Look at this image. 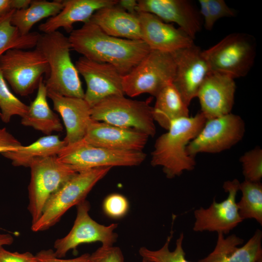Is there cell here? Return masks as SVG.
I'll return each instance as SVG.
<instances>
[{
  "label": "cell",
  "instance_id": "cell-28",
  "mask_svg": "<svg viewBox=\"0 0 262 262\" xmlns=\"http://www.w3.org/2000/svg\"><path fill=\"white\" fill-rule=\"evenodd\" d=\"M12 10L0 18V56L11 49H26L36 47L40 36L37 32L21 35L11 22Z\"/></svg>",
  "mask_w": 262,
  "mask_h": 262
},
{
  "label": "cell",
  "instance_id": "cell-13",
  "mask_svg": "<svg viewBox=\"0 0 262 262\" xmlns=\"http://www.w3.org/2000/svg\"><path fill=\"white\" fill-rule=\"evenodd\" d=\"M239 184L240 182L236 179L225 181L223 187L228 193L226 199L217 202L214 198L208 208L200 207L194 211V231H208L226 234L243 221L236 200Z\"/></svg>",
  "mask_w": 262,
  "mask_h": 262
},
{
  "label": "cell",
  "instance_id": "cell-32",
  "mask_svg": "<svg viewBox=\"0 0 262 262\" xmlns=\"http://www.w3.org/2000/svg\"><path fill=\"white\" fill-rule=\"evenodd\" d=\"M245 180L260 182L262 178V150L259 147L244 153L240 158Z\"/></svg>",
  "mask_w": 262,
  "mask_h": 262
},
{
  "label": "cell",
  "instance_id": "cell-2",
  "mask_svg": "<svg viewBox=\"0 0 262 262\" xmlns=\"http://www.w3.org/2000/svg\"><path fill=\"white\" fill-rule=\"evenodd\" d=\"M206 119L201 113L193 117L173 120L167 132L156 140L151 155L153 166H161L168 179L191 171L196 166L195 157L189 155L187 146L199 133Z\"/></svg>",
  "mask_w": 262,
  "mask_h": 262
},
{
  "label": "cell",
  "instance_id": "cell-26",
  "mask_svg": "<svg viewBox=\"0 0 262 262\" xmlns=\"http://www.w3.org/2000/svg\"><path fill=\"white\" fill-rule=\"evenodd\" d=\"M155 98L153 117L161 127L167 130L173 120L189 116L188 106L172 83L163 88Z\"/></svg>",
  "mask_w": 262,
  "mask_h": 262
},
{
  "label": "cell",
  "instance_id": "cell-15",
  "mask_svg": "<svg viewBox=\"0 0 262 262\" xmlns=\"http://www.w3.org/2000/svg\"><path fill=\"white\" fill-rule=\"evenodd\" d=\"M202 51L194 44L172 53L176 63L172 84L188 106L211 72Z\"/></svg>",
  "mask_w": 262,
  "mask_h": 262
},
{
  "label": "cell",
  "instance_id": "cell-14",
  "mask_svg": "<svg viewBox=\"0 0 262 262\" xmlns=\"http://www.w3.org/2000/svg\"><path fill=\"white\" fill-rule=\"evenodd\" d=\"M75 65L86 84L84 99L92 107L102 100L113 96H124L123 75L112 65L99 63L83 56Z\"/></svg>",
  "mask_w": 262,
  "mask_h": 262
},
{
  "label": "cell",
  "instance_id": "cell-41",
  "mask_svg": "<svg viewBox=\"0 0 262 262\" xmlns=\"http://www.w3.org/2000/svg\"><path fill=\"white\" fill-rule=\"evenodd\" d=\"M31 0H11L12 8L15 10L26 9L28 7Z\"/></svg>",
  "mask_w": 262,
  "mask_h": 262
},
{
  "label": "cell",
  "instance_id": "cell-6",
  "mask_svg": "<svg viewBox=\"0 0 262 262\" xmlns=\"http://www.w3.org/2000/svg\"><path fill=\"white\" fill-rule=\"evenodd\" d=\"M0 69L13 90L21 96L33 92L43 75L49 76V73L47 60L37 48L31 50H7L0 56Z\"/></svg>",
  "mask_w": 262,
  "mask_h": 262
},
{
  "label": "cell",
  "instance_id": "cell-42",
  "mask_svg": "<svg viewBox=\"0 0 262 262\" xmlns=\"http://www.w3.org/2000/svg\"><path fill=\"white\" fill-rule=\"evenodd\" d=\"M12 10L11 0H0V18Z\"/></svg>",
  "mask_w": 262,
  "mask_h": 262
},
{
  "label": "cell",
  "instance_id": "cell-35",
  "mask_svg": "<svg viewBox=\"0 0 262 262\" xmlns=\"http://www.w3.org/2000/svg\"><path fill=\"white\" fill-rule=\"evenodd\" d=\"M210 11L212 22H215L224 17H232L235 15L234 10L226 3L223 0H206Z\"/></svg>",
  "mask_w": 262,
  "mask_h": 262
},
{
  "label": "cell",
  "instance_id": "cell-33",
  "mask_svg": "<svg viewBox=\"0 0 262 262\" xmlns=\"http://www.w3.org/2000/svg\"><path fill=\"white\" fill-rule=\"evenodd\" d=\"M102 208L104 213L109 217L118 219L124 217L129 209L127 198L118 193L107 196L104 199Z\"/></svg>",
  "mask_w": 262,
  "mask_h": 262
},
{
  "label": "cell",
  "instance_id": "cell-43",
  "mask_svg": "<svg viewBox=\"0 0 262 262\" xmlns=\"http://www.w3.org/2000/svg\"><path fill=\"white\" fill-rule=\"evenodd\" d=\"M14 241V238L11 234L0 233V246L11 245Z\"/></svg>",
  "mask_w": 262,
  "mask_h": 262
},
{
  "label": "cell",
  "instance_id": "cell-23",
  "mask_svg": "<svg viewBox=\"0 0 262 262\" xmlns=\"http://www.w3.org/2000/svg\"><path fill=\"white\" fill-rule=\"evenodd\" d=\"M89 21L109 35L131 40H142L137 14H130L117 5L97 10Z\"/></svg>",
  "mask_w": 262,
  "mask_h": 262
},
{
  "label": "cell",
  "instance_id": "cell-24",
  "mask_svg": "<svg viewBox=\"0 0 262 262\" xmlns=\"http://www.w3.org/2000/svg\"><path fill=\"white\" fill-rule=\"evenodd\" d=\"M47 93L43 78L38 85L35 98L29 106L27 113L21 117V123L49 135L55 131H62L63 127L58 115L48 104Z\"/></svg>",
  "mask_w": 262,
  "mask_h": 262
},
{
  "label": "cell",
  "instance_id": "cell-19",
  "mask_svg": "<svg viewBox=\"0 0 262 262\" xmlns=\"http://www.w3.org/2000/svg\"><path fill=\"white\" fill-rule=\"evenodd\" d=\"M137 16L141 39L150 50L172 53L194 44V40L181 29L163 21L153 14L140 12Z\"/></svg>",
  "mask_w": 262,
  "mask_h": 262
},
{
  "label": "cell",
  "instance_id": "cell-11",
  "mask_svg": "<svg viewBox=\"0 0 262 262\" xmlns=\"http://www.w3.org/2000/svg\"><path fill=\"white\" fill-rule=\"evenodd\" d=\"M245 132V122L238 115L229 113L207 120L199 133L187 146V151L193 157L200 153H219L237 144Z\"/></svg>",
  "mask_w": 262,
  "mask_h": 262
},
{
  "label": "cell",
  "instance_id": "cell-16",
  "mask_svg": "<svg viewBox=\"0 0 262 262\" xmlns=\"http://www.w3.org/2000/svg\"><path fill=\"white\" fill-rule=\"evenodd\" d=\"M137 12L153 14L166 23H176L193 40L201 29L199 11L189 0H139Z\"/></svg>",
  "mask_w": 262,
  "mask_h": 262
},
{
  "label": "cell",
  "instance_id": "cell-39",
  "mask_svg": "<svg viewBox=\"0 0 262 262\" xmlns=\"http://www.w3.org/2000/svg\"><path fill=\"white\" fill-rule=\"evenodd\" d=\"M200 5L199 13L203 18L205 28L207 30L212 29L213 25L212 22L211 17L206 0H199Z\"/></svg>",
  "mask_w": 262,
  "mask_h": 262
},
{
  "label": "cell",
  "instance_id": "cell-21",
  "mask_svg": "<svg viewBox=\"0 0 262 262\" xmlns=\"http://www.w3.org/2000/svg\"><path fill=\"white\" fill-rule=\"evenodd\" d=\"M215 246L208 256L198 262H262V232L257 229L241 247L243 239L235 234L225 237L218 233Z\"/></svg>",
  "mask_w": 262,
  "mask_h": 262
},
{
  "label": "cell",
  "instance_id": "cell-27",
  "mask_svg": "<svg viewBox=\"0 0 262 262\" xmlns=\"http://www.w3.org/2000/svg\"><path fill=\"white\" fill-rule=\"evenodd\" d=\"M62 0L49 1L45 0H33L26 9L15 10L11 22L21 35L29 34L33 26L41 20L54 16L62 9Z\"/></svg>",
  "mask_w": 262,
  "mask_h": 262
},
{
  "label": "cell",
  "instance_id": "cell-31",
  "mask_svg": "<svg viewBox=\"0 0 262 262\" xmlns=\"http://www.w3.org/2000/svg\"><path fill=\"white\" fill-rule=\"evenodd\" d=\"M29 106L19 100L9 89L0 69V118L5 123H9L14 115L23 117Z\"/></svg>",
  "mask_w": 262,
  "mask_h": 262
},
{
  "label": "cell",
  "instance_id": "cell-29",
  "mask_svg": "<svg viewBox=\"0 0 262 262\" xmlns=\"http://www.w3.org/2000/svg\"><path fill=\"white\" fill-rule=\"evenodd\" d=\"M242 196L237 202L239 214L243 220L254 219L262 225V184L245 180L239 184Z\"/></svg>",
  "mask_w": 262,
  "mask_h": 262
},
{
  "label": "cell",
  "instance_id": "cell-10",
  "mask_svg": "<svg viewBox=\"0 0 262 262\" xmlns=\"http://www.w3.org/2000/svg\"><path fill=\"white\" fill-rule=\"evenodd\" d=\"M143 151H127L94 146L83 139L67 145L57 156L59 161L77 172L102 167L134 166L146 158Z\"/></svg>",
  "mask_w": 262,
  "mask_h": 262
},
{
  "label": "cell",
  "instance_id": "cell-3",
  "mask_svg": "<svg viewBox=\"0 0 262 262\" xmlns=\"http://www.w3.org/2000/svg\"><path fill=\"white\" fill-rule=\"evenodd\" d=\"M35 48L49 64V73L45 82L48 91L66 97L84 98L79 73L70 57L68 37L58 31L41 34Z\"/></svg>",
  "mask_w": 262,
  "mask_h": 262
},
{
  "label": "cell",
  "instance_id": "cell-18",
  "mask_svg": "<svg viewBox=\"0 0 262 262\" xmlns=\"http://www.w3.org/2000/svg\"><path fill=\"white\" fill-rule=\"evenodd\" d=\"M149 136L132 128L114 126L93 119L83 139L89 145L106 148L142 151Z\"/></svg>",
  "mask_w": 262,
  "mask_h": 262
},
{
  "label": "cell",
  "instance_id": "cell-40",
  "mask_svg": "<svg viewBox=\"0 0 262 262\" xmlns=\"http://www.w3.org/2000/svg\"><path fill=\"white\" fill-rule=\"evenodd\" d=\"M118 6L124 10L126 12L137 15V0H118Z\"/></svg>",
  "mask_w": 262,
  "mask_h": 262
},
{
  "label": "cell",
  "instance_id": "cell-12",
  "mask_svg": "<svg viewBox=\"0 0 262 262\" xmlns=\"http://www.w3.org/2000/svg\"><path fill=\"white\" fill-rule=\"evenodd\" d=\"M90 203L85 199L77 205V215L70 231L54 242V252L57 257H65L69 250L82 244L99 242L103 246H112L116 242L117 234L114 231L117 224L98 223L90 216Z\"/></svg>",
  "mask_w": 262,
  "mask_h": 262
},
{
  "label": "cell",
  "instance_id": "cell-7",
  "mask_svg": "<svg viewBox=\"0 0 262 262\" xmlns=\"http://www.w3.org/2000/svg\"><path fill=\"white\" fill-rule=\"evenodd\" d=\"M153 107L147 101H139L124 96L108 97L91 107L92 119L142 131L149 137L156 133Z\"/></svg>",
  "mask_w": 262,
  "mask_h": 262
},
{
  "label": "cell",
  "instance_id": "cell-17",
  "mask_svg": "<svg viewBox=\"0 0 262 262\" xmlns=\"http://www.w3.org/2000/svg\"><path fill=\"white\" fill-rule=\"evenodd\" d=\"M236 85L232 77L211 72L206 78L196 95L201 113L206 120L231 113Z\"/></svg>",
  "mask_w": 262,
  "mask_h": 262
},
{
  "label": "cell",
  "instance_id": "cell-34",
  "mask_svg": "<svg viewBox=\"0 0 262 262\" xmlns=\"http://www.w3.org/2000/svg\"><path fill=\"white\" fill-rule=\"evenodd\" d=\"M90 256L91 262H124L120 248L113 246H101Z\"/></svg>",
  "mask_w": 262,
  "mask_h": 262
},
{
  "label": "cell",
  "instance_id": "cell-36",
  "mask_svg": "<svg viewBox=\"0 0 262 262\" xmlns=\"http://www.w3.org/2000/svg\"><path fill=\"white\" fill-rule=\"evenodd\" d=\"M35 256L36 262H91L90 254L88 253L73 259H62L57 257L51 249L41 250Z\"/></svg>",
  "mask_w": 262,
  "mask_h": 262
},
{
  "label": "cell",
  "instance_id": "cell-45",
  "mask_svg": "<svg viewBox=\"0 0 262 262\" xmlns=\"http://www.w3.org/2000/svg\"><path fill=\"white\" fill-rule=\"evenodd\" d=\"M0 115H1V114H0Z\"/></svg>",
  "mask_w": 262,
  "mask_h": 262
},
{
  "label": "cell",
  "instance_id": "cell-20",
  "mask_svg": "<svg viewBox=\"0 0 262 262\" xmlns=\"http://www.w3.org/2000/svg\"><path fill=\"white\" fill-rule=\"evenodd\" d=\"M54 109L61 116L66 129L64 140L67 145L83 139L92 120L91 107L84 98L66 97L48 91Z\"/></svg>",
  "mask_w": 262,
  "mask_h": 262
},
{
  "label": "cell",
  "instance_id": "cell-25",
  "mask_svg": "<svg viewBox=\"0 0 262 262\" xmlns=\"http://www.w3.org/2000/svg\"><path fill=\"white\" fill-rule=\"evenodd\" d=\"M66 146L65 141L58 135H49L39 138L30 145H22L15 150L1 154L11 160L14 166L29 167L36 160L57 156Z\"/></svg>",
  "mask_w": 262,
  "mask_h": 262
},
{
  "label": "cell",
  "instance_id": "cell-44",
  "mask_svg": "<svg viewBox=\"0 0 262 262\" xmlns=\"http://www.w3.org/2000/svg\"><path fill=\"white\" fill-rule=\"evenodd\" d=\"M142 262H149L148 261L143 259Z\"/></svg>",
  "mask_w": 262,
  "mask_h": 262
},
{
  "label": "cell",
  "instance_id": "cell-4",
  "mask_svg": "<svg viewBox=\"0 0 262 262\" xmlns=\"http://www.w3.org/2000/svg\"><path fill=\"white\" fill-rule=\"evenodd\" d=\"M112 167L92 168L77 172L50 197L39 219L32 225L33 231L46 230L58 223L72 207L77 205Z\"/></svg>",
  "mask_w": 262,
  "mask_h": 262
},
{
  "label": "cell",
  "instance_id": "cell-1",
  "mask_svg": "<svg viewBox=\"0 0 262 262\" xmlns=\"http://www.w3.org/2000/svg\"><path fill=\"white\" fill-rule=\"evenodd\" d=\"M71 49L83 57L114 66L123 76L130 72L150 51L142 40L109 35L89 21L68 37Z\"/></svg>",
  "mask_w": 262,
  "mask_h": 262
},
{
  "label": "cell",
  "instance_id": "cell-5",
  "mask_svg": "<svg viewBox=\"0 0 262 262\" xmlns=\"http://www.w3.org/2000/svg\"><path fill=\"white\" fill-rule=\"evenodd\" d=\"M176 72L172 53L150 50L131 70L123 76L125 95L133 98L144 93L155 97L172 83Z\"/></svg>",
  "mask_w": 262,
  "mask_h": 262
},
{
  "label": "cell",
  "instance_id": "cell-9",
  "mask_svg": "<svg viewBox=\"0 0 262 262\" xmlns=\"http://www.w3.org/2000/svg\"><path fill=\"white\" fill-rule=\"evenodd\" d=\"M29 167L31 179L28 210L32 225L39 219L50 197L77 172L59 161L57 156L36 160Z\"/></svg>",
  "mask_w": 262,
  "mask_h": 262
},
{
  "label": "cell",
  "instance_id": "cell-8",
  "mask_svg": "<svg viewBox=\"0 0 262 262\" xmlns=\"http://www.w3.org/2000/svg\"><path fill=\"white\" fill-rule=\"evenodd\" d=\"M202 52L211 72L234 79L244 77L249 71L255 57L256 45L251 36L233 33Z\"/></svg>",
  "mask_w": 262,
  "mask_h": 262
},
{
  "label": "cell",
  "instance_id": "cell-22",
  "mask_svg": "<svg viewBox=\"0 0 262 262\" xmlns=\"http://www.w3.org/2000/svg\"><path fill=\"white\" fill-rule=\"evenodd\" d=\"M63 7L56 16L48 18L39 26L43 33H48L63 28L70 33L73 25L77 22H89L97 10L107 6L115 5L117 0H62Z\"/></svg>",
  "mask_w": 262,
  "mask_h": 262
},
{
  "label": "cell",
  "instance_id": "cell-38",
  "mask_svg": "<svg viewBox=\"0 0 262 262\" xmlns=\"http://www.w3.org/2000/svg\"><path fill=\"white\" fill-rule=\"evenodd\" d=\"M22 146L21 143L5 128L0 129V153L15 150Z\"/></svg>",
  "mask_w": 262,
  "mask_h": 262
},
{
  "label": "cell",
  "instance_id": "cell-30",
  "mask_svg": "<svg viewBox=\"0 0 262 262\" xmlns=\"http://www.w3.org/2000/svg\"><path fill=\"white\" fill-rule=\"evenodd\" d=\"M173 233L171 230L164 245L158 250H151L145 247H141L139 250L140 255L149 262H191L185 258V253L182 246L183 232L176 240L175 250L172 251L169 250V245Z\"/></svg>",
  "mask_w": 262,
  "mask_h": 262
},
{
  "label": "cell",
  "instance_id": "cell-37",
  "mask_svg": "<svg viewBox=\"0 0 262 262\" xmlns=\"http://www.w3.org/2000/svg\"><path fill=\"white\" fill-rule=\"evenodd\" d=\"M35 255L30 252H11L0 246V262H36Z\"/></svg>",
  "mask_w": 262,
  "mask_h": 262
}]
</instances>
